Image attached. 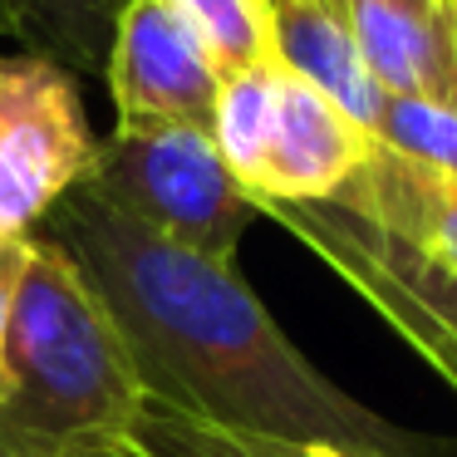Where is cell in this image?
I'll list each match as a JSON object with an SVG mask.
<instances>
[{
    "mask_svg": "<svg viewBox=\"0 0 457 457\" xmlns=\"http://www.w3.org/2000/svg\"><path fill=\"white\" fill-rule=\"evenodd\" d=\"M45 237L99 290L148 398L246 433L423 457L428 443L325 378L231 261L182 251L74 187Z\"/></svg>",
    "mask_w": 457,
    "mask_h": 457,
    "instance_id": "obj_1",
    "label": "cell"
},
{
    "mask_svg": "<svg viewBox=\"0 0 457 457\" xmlns=\"http://www.w3.org/2000/svg\"><path fill=\"white\" fill-rule=\"evenodd\" d=\"M5 364L11 394L0 403V457H70L123 443L148 403L99 290L50 237L30 241Z\"/></svg>",
    "mask_w": 457,
    "mask_h": 457,
    "instance_id": "obj_2",
    "label": "cell"
},
{
    "mask_svg": "<svg viewBox=\"0 0 457 457\" xmlns=\"http://www.w3.org/2000/svg\"><path fill=\"white\" fill-rule=\"evenodd\" d=\"M433 178L374 143L369 162L325 202H256L349 280L437 378L457 388V266L428 227Z\"/></svg>",
    "mask_w": 457,
    "mask_h": 457,
    "instance_id": "obj_3",
    "label": "cell"
},
{
    "mask_svg": "<svg viewBox=\"0 0 457 457\" xmlns=\"http://www.w3.org/2000/svg\"><path fill=\"white\" fill-rule=\"evenodd\" d=\"M79 187L143 231L212 261H237L241 237L261 217L212 133L187 123H119L99 138Z\"/></svg>",
    "mask_w": 457,
    "mask_h": 457,
    "instance_id": "obj_4",
    "label": "cell"
},
{
    "mask_svg": "<svg viewBox=\"0 0 457 457\" xmlns=\"http://www.w3.org/2000/svg\"><path fill=\"white\" fill-rule=\"evenodd\" d=\"M89 113L70 70L45 54H0V241L35 237L45 217L89 178Z\"/></svg>",
    "mask_w": 457,
    "mask_h": 457,
    "instance_id": "obj_5",
    "label": "cell"
},
{
    "mask_svg": "<svg viewBox=\"0 0 457 457\" xmlns=\"http://www.w3.org/2000/svg\"><path fill=\"white\" fill-rule=\"evenodd\" d=\"M104 79L119 123H187L212 133L221 74L168 0H123Z\"/></svg>",
    "mask_w": 457,
    "mask_h": 457,
    "instance_id": "obj_6",
    "label": "cell"
},
{
    "mask_svg": "<svg viewBox=\"0 0 457 457\" xmlns=\"http://www.w3.org/2000/svg\"><path fill=\"white\" fill-rule=\"evenodd\" d=\"M374 153V133L354 123L335 99L310 89L290 70H276V119H270L266 168L256 202H325L349 187Z\"/></svg>",
    "mask_w": 457,
    "mask_h": 457,
    "instance_id": "obj_7",
    "label": "cell"
},
{
    "mask_svg": "<svg viewBox=\"0 0 457 457\" xmlns=\"http://www.w3.org/2000/svg\"><path fill=\"white\" fill-rule=\"evenodd\" d=\"M349 11L384 99H433L457 109V5L413 11L403 0H349Z\"/></svg>",
    "mask_w": 457,
    "mask_h": 457,
    "instance_id": "obj_8",
    "label": "cell"
},
{
    "mask_svg": "<svg viewBox=\"0 0 457 457\" xmlns=\"http://www.w3.org/2000/svg\"><path fill=\"white\" fill-rule=\"evenodd\" d=\"M270 5H276V64L335 99L349 119L374 133L384 113V89L364 64L349 0H270Z\"/></svg>",
    "mask_w": 457,
    "mask_h": 457,
    "instance_id": "obj_9",
    "label": "cell"
},
{
    "mask_svg": "<svg viewBox=\"0 0 457 457\" xmlns=\"http://www.w3.org/2000/svg\"><path fill=\"white\" fill-rule=\"evenodd\" d=\"M119 11L123 0H0V25L74 79H104Z\"/></svg>",
    "mask_w": 457,
    "mask_h": 457,
    "instance_id": "obj_10",
    "label": "cell"
},
{
    "mask_svg": "<svg viewBox=\"0 0 457 457\" xmlns=\"http://www.w3.org/2000/svg\"><path fill=\"white\" fill-rule=\"evenodd\" d=\"M133 457H384V453H354V447H329V443H295V437H270L246 433V428L207 423L182 408L148 398L123 437Z\"/></svg>",
    "mask_w": 457,
    "mask_h": 457,
    "instance_id": "obj_11",
    "label": "cell"
},
{
    "mask_svg": "<svg viewBox=\"0 0 457 457\" xmlns=\"http://www.w3.org/2000/svg\"><path fill=\"white\" fill-rule=\"evenodd\" d=\"M276 70L280 64H261V70L221 79L217 113H212V143L246 192H256L261 168H266L270 119H276Z\"/></svg>",
    "mask_w": 457,
    "mask_h": 457,
    "instance_id": "obj_12",
    "label": "cell"
},
{
    "mask_svg": "<svg viewBox=\"0 0 457 457\" xmlns=\"http://www.w3.org/2000/svg\"><path fill=\"white\" fill-rule=\"evenodd\" d=\"M192 25L221 79L276 64V5L270 0H168Z\"/></svg>",
    "mask_w": 457,
    "mask_h": 457,
    "instance_id": "obj_13",
    "label": "cell"
},
{
    "mask_svg": "<svg viewBox=\"0 0 457 457\" xmlns=\"http://www.w3.org/2000/svg\"><path fill=\"white\" fill-rule=\"evenodd\" d=\"M374 143L408 168L457 187V109L433 99H384Z\"/></svg>",
    "mask_w": 457,
    "mask_h": 457,
    "instance_id": "obj_14",
    "label": "cell"
},
{
    "mask_svg": "<svg viewBox=\"0 0 457 457\" xmlns=\"http://www.w3.org/2000/svg\"><path fill=\"white\" fill-rule=\"evenodd\" d=\"M30 241H35V237H15V241H0V403H5V394H11V364H5V349H11L15 290H21L25 261H30Z\"/></svg>",
    "mask_w": 457,
    "mask_h": 457,
    "instance_id": "obj_15",
    "label": "cell"
},
{
    "mask_svg": "<svg viewBox=\"0 0 457 457\" xmlns=\"http://www.w3.org/2000/svg\"><path fill=\"white\" fill-rule=\"evenodd\" d=\"M428 227H433V241L443 246V256L457 266V187L437 178L428 187Z\"/></svg>",
    "mask_w": 457,
    "mask_h": 457,
    "instance_id": "obj_16",
    "label": "cell"
},
{
    "mask_svg": "<svg viewBox=\"0 0 457 457\" xmlns=\"http://www.w3.org/2000/svg\"><path fill=\"white\" fill-rule=\"evenodd\" d=\"M70 457H133L123 443H99V447H79V453H70Z\"/></svg>",
    "mask_w": 457,
    "mask_h": 457,
    "instance_id": "obj_17",
    "label": "cell"
},
{
    "mask_svg": "<svg viewBox=\"0 0 457 457\" xmlns=\"http://www.w3.org/2000/svg\"><path fill=\"white\" fill-rule=\"evenodd\" d=\"M403 5H413V11H447L457 0H403Z\"/></svg>",
    "mask_w": 457,
    "mask_h": 457,
    "instance_id": "obj_18",
    "label": "cell"
},
{
    "mask_svg": "<svg viewBox=\"0 0 457 457\" xmlns=\"http://www.w3.org/2000/svg\"><path fill=\"white\" fill-rule=\"evenodd\" d=\"M0 30H5V25H0Z\"/></svg>",
    "mask_w": 457,
    "mask_h": 457,
    "instance_id": "obj_19",
    "label": "cell"
}]
</instances>
